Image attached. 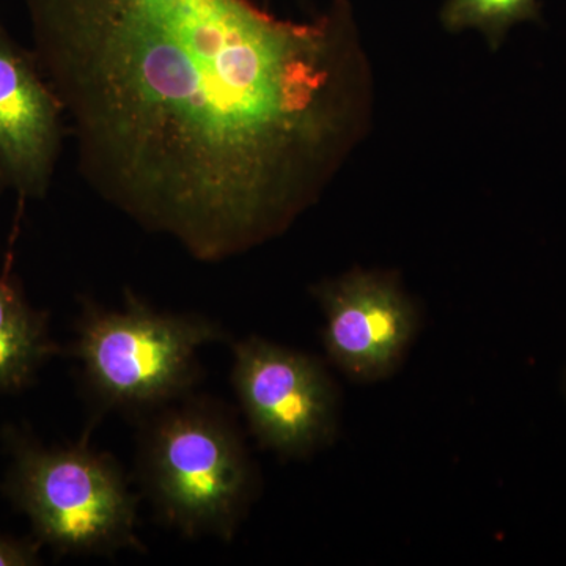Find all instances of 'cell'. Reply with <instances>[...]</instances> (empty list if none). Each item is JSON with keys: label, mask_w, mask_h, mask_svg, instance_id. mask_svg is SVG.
I'll list each match as a JSON object with an SVG mask.
<instances>
[{"label": "cell", "mask_w": 566, "mask_h": 566, "mask_svg": "<svg viewBox=\"0 0 566 566\" xmlns=\"http://www.w3.org/2000/svg\"><path fill=\"white\" fill-rule=\"evenodd\" d=\"M88 186L200 262L314 202L352 123V13L253 0H25Z\"/></svg>", "instance_id": "1"}, {"label": "cell", "mask_w": 566, "mask_h": 566, "mask_svg": "<svg viewBox=\"0 0 566 566\" xmlns=\"http://www.w3.org/2000/svg\"><path fill=\"white\" fill-rule=\"evenodd\" d=\"M139 446L142 488L164 523L188 538L232 539L251 502L253 471L229 412L186 395L153 411Z\"/></svg>", "instance_id": "2"}, {"label": "cell", "mask_w": 566, "mask_h": 566, "mask_svg": "<svg viewBox=\"0 0 566 566\" xmlns=\"http://www.w3.org/2000/svg\"><path fill=\"white\" fill-rule=\"evenodd\" d=\"M10 464L2 491L28 516L33 536L59 554L145 553L137 535V497L109 453L80 444L44 446L7 428Z\"/></svg>", "instance_id": "3"}, {"label": "cell", "mask_w": 566, "mask_h": 566, "mask_svg": "<svg viewBox=\"0 0 566 566\" xmlns=\"http://www.w3.org/2000/svg\"><path fill=\"white\" fill-rule=\"evenodd\" d=\"M226 337L207 316L156 311L128 290L120 308L82 301L71 354L102 409L153 412L192 392L200 349Z\"/></svg>", "instance_id": "4"}, {"label": "cell", "mask_w": 566, "mask_h": 566, "mask_svg": "<svg viewBox=\"0 0 566 566\" xmlns=\"http://www.w3.org/2000/svg\"><path fill=\"white\" fill-rule=\"evenodd\" d=\"M232 382L249 428L264 449L307 457L333 438L337 392L314 357L249 337L233 346Z\"/></svg>", "instance_id": "5"}, {"label": "cell", "mask_w": 566, "mask_h": 566, "mask_svg": "<svg viewBox=\"0 0 566 566\" xmlns=\"http://www.w3.org/2000/svg\"><path fill=\"white\" fill-rule=\"evenodd\" d=\"M326 316L324 348L357 381L392 374L417 331L415 305L385 275L353 273L315 286Z\"/></svg>", "instance_id": "6"}, {"label": "cell", "mask_w": 566, "mask_h": 566, "mask_svg": "<svg viewBox=\"0 0 566 566\" xmlns=\"http://www.w3.org/2000/svg\"><path fill=\"white\" fill-rule=\"evenodd\" d=\"M65 111L33 51L0 25V178L21 202L43 199L61 158Z\"/></svg>", "instance_id": "7"}, {"label": "cell", "mask_w": 566, "mask_h": 566, "mask_svg": "<svg viewBox=\"0 0 566 566\" xmlns=\"http://www.w3.org/2000/svg\"><path fill=\"white\" fill-rule=\"evenodd\" d=\"M61 353L51 337L50 315L29 303L9 264L0 275V395L33 385Z\"/></svg>", "instance_id": "8"}, {"label": "cell", "mask_w": 566, "mask_h": 566, "mask_svg": "<svg viewBox=\"0 0 566 566\" xmlns=\"http://www.w3.org/2000/svg\"><path fill=\"white\" fill-rule=\"evenodd\" d=\"M538 0H447L441 21L452 32L475 29L495 48L517 22L536 20Z\"/></svg>", "instance_id": "9"}, {"label": "cell", "mask_w": 566, "mask_h": 566, "mask_svg": "<svg viewBox=\"0 0 566 566\" xmlns=\"http://www.w3.org/2000/svg\"><path fill=\"white\" fill-rule=\"evenodd\" d=\"M41 543L33 538L0 534V566H35L41 564Z\"/></svg>", "instance_id": "10"}, {"label": "cell", "mask_w": 566, "mask_h": 566, "mask_svg": "<svg viewBox=\"0 0 566 566\" xmlns=\"http://www.w3.org/2000/svg\"><path fill=\"white\" fill-rule=\"evenodd\" d=\"M6 188V185H3L2 178H0V189Z\"/></svg>", "instance_id": "11"}]
</instances>
